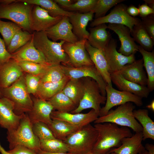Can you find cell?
Masks as SVG:
<instances>
[{
  "mask_svg": "<svg viewBox=\"0 0 154 154\" xmlns=\"http://www.w3.org/2000/svg\"><path fill=\"white\" fill-rule=\"evenodd\" d=\"M48 101L54 110L60 112L70 113L77 107L70 99L62 91L56 94Z\"/></svg>",
  "mask_w": 154,
  "mask_h": 154,
  "instance_id": "obj_35",
  "label": "cell"
},
{
  "mask_svg": "<svg viewBox=\"0 0 154 154\" xmlns=\"http://www.w3.org/2000/svg\"><path fill=\"white\" fill-rule=\"evenodd\" d=\"M86 154H94L91 152L87 153Z\"/></svg>",
  "mask_w": 154,
  "mask_h": 154,
  "instance_id": "obj_58",
  "label": "cell"
},
{
  "mask_svg": "<svg viewBox=\"0 0 154 154\" xmlns=\"http://www.w3.org/2000/svg\"><path fill=\"white\" fill-rule=\"evenodd\" d=\"M3 96H2V95L1 92V91L0 90V98H1L2 97H3Z\"/></svg>",
  "mask_w": 154,
  "mask_h": 154,
  "instance_id": "obj_57",
  "label": "cell"
},
{
  "mask_svg": "<svg viewBox=\"0 0 154 154\" xmlns=\"http://www.w3.org/2000/svg\"><path fill=\"white\" fill-rule=\"evenodd\" d=\"M98 132L90 123L83 126L63 141L71 154H86L91 152L97 140Z\"/></svg>",
  "mask_w": 154,
  "mask_h": 154,
  "instance_id": "obj_5",
  "label": "cell"
},
{
  "mask_svg": "<svg viewBox=\"0 0 154 154\" xmlns=\"http://www.w3.org/2000/svg\"><path fill=\"white\" fill-rule=\"evenodd\" d=\"M34 5L18 0H0V19L10 20L23 31L32 34L29 19Z\"/></svg>",
  "mask_w": 154,
  "mask_h": 154,
  "instance_id": "obj_3",
  "label": "cell"
},
{
  "mask_svg": "<svg viewBox=\"0 0 154 154\" xmlns=\"http://www.w3.org/2000/svg\"><path fill=\"white\" fill-rule=\"evenodd\" d=\"M105 90L106 101L105 106L100 109L99 117L106 115L113 107L128 102L133 103L138 107L143 105L142 98L130 92L117 90L107 84Z\"/></svg>",
  "mask_w": 154,
  "mask_h": 154,
  "instance_id": "obj_9",
  "label": "cell"
},
{
  "mask_svg": "<svg viewBox=\"0 0 154 154\" xmlns=\"http://www.w3.org/2000/svg\"><path fill=\"white\" fill-rule=\"evenodd\" d=\"M140 154H148V151L146 150H144Z\"/></svg>",
  "mask_w": 154,
  "mask_h": 154,
  "instance_id": "obj_56",
  "label": "cell"
},
{
  "mask_svg": "<svg viewBox=\"0 0 154 154\" xmlns=\"http://www.w3.org/2000/svg\"><path fill=\"white\" fill-rule=\"evenodd\" d=\"M33 107L32 110L27 113L32 123L41 122L47 125L51 123L52 119L50 115L53 107L48 101L35 97L32 99Z\"/></svg>",
  "mask_w": 154,
  "mask_h": 154,
  "instance_id": "obj_19",
  "label": "cell"
},
{
  "mask_svg": "<svg viewBox=\"0 0 154 154\" xmlns=\"http://www.w3.org/2000/svg\"><path fill=\"white\" fill-rule=\"evenodd\" d=\"M11 58L12 55L7 51L3 40L0 37V66L8 62Z\"/></svg>",
  "mask_w": 154,
  "mask_h": 154,
  "instance_id": "obj_46",
  "label": "cell"
},
{
  "mask_svg": "<svg viewBox=\"0 0 154 154\" xmlns=\"http://www.w3.org/2000/svg\"><path fill=\"white\" fill-rule=\"evenodd\" d=\"M42 75H34L28 73L25 75V85L29 94H35Z\"/></svg>",
  "mask_w": 154,
  "mask_h": 154,
  "instance_id": "obj_44",
  "label": "cell"
},
{
  "mask_svg": "<svg viewBox=\"0 0 154 154\" xmlns=\"http://www.w3.org/2000/svg\"><path fill=\"white\" fill-rule=\"evenodd\" d=\"M138 51L143 56V66L147 76V87L151 92L154 89V51H147L138 45Z\"/></svg>",
  "mask_w": 154,
  "mask_h": 154,
  "instance_id": "obj_34",
  "label": "cell"
},
{
  "mask_svg": "<svg viewBox=\"0 0 154 154\" xmlns=\"http://www.w3.org/2000/svg\"><path fill=\"white\" fill-rule=\"evenodd\" d=\"M126 11L127 13L130 16L135 17L139 15V11L138 8L133 5H131L127 7Z\"/></svg>",
  "mask_w": 154,
  "mask_h": 154,
  "instance_id": "obj_49",
  "label": "cell"
},
{
  "mask_svg": "<svg viewBox=\"0 0 154 154\" xmlns=\"http://www.w3.org/2000/svg\"><path fill=\"white\" fill-rule=\"evenodd\" d=\"M108 29L114 31L118 37L121 43L118 52L128 56L138 51V45L131 37L130 31L128 27L122 24L109 23Z\"/></svg>",
  "mask_w": 154,
  "mask_h": 154,
  "instance_id": "obj_16",
  "label": "cell"
},
{
  "mask_svg": "<svg viewBox=\"0 0 154 154\" xmlns=\"http://www.w3.org/2000/svg\"><path fill=\"white\" fill-rule=\"evenodd\" d=\"M138 9L139 11V15L143 18L149 15L154 14V10L149 7L146 3L140 5Z\"/></svg>",
  "mask_w": 154,
  "mask_h": 154,
  "instance_id": "obj_48",
  "label": "cell"
},
{
  "mask_svg": "<svg viewBox=\"0 0 154 154\" xmlns=\"http://www.w3.org/2000/svg\"><path fill=\"white\" fill-rule=\"evenodd\" d=\"M148 151V154H154V145L153 144L146 143L144 147Z\"/></svg>",
  "mask_w": 154,
  "mask_h": 154,
  "instance_id": "obj_51",
  "label": "cell"
},
{
  "mask_svg": "<svg viewBox=\"0 0 154 154\" xmlns=\"http://www.w3.org/2000/svg\"><path fill=\"white\" fill-rule=\"evenodd\" d=\"M8 151L11 154H38L34 150L21 145H18Z\"/></svg>",
  "mask_w": 154,
  "mask_h": 154,
  "instance_id": "obj_47",
  "label": "cell"
},
{
  "mask_svg": "<svg viewBox=\"0 0 154 154\" xmlns=\"http://www.w3.org/2000/svg\"><path fill=\"white\" fill-rule=\"evenodd\" d=\"M33 37L35 47L41 52L49 63L52 65L68 64L69 58L62 48L64 41H52L48 38L45 31H34Z\"/></svg>",
  "mask_w": 154,
  "mask_h": 154,
  "instance_id": "obj_2",
  "label": "cell"
},
{
  "mask_svg": "<svg viewBox=\"0 0 154 154\" xmlns=\"http://www.w3.org/2000/svg\"><path fill=\"white\" fill-rule=\"evenodd\" d=\"M135 108V106L132 102L126 103L119 106L114 110H110L106 115L99 117L94 123L110 122L130 128L135 133L142 132V127L133 114Z\"/></svg>",
  "mask_w": 154,
  "mask_h": 154,
  "instance_id": "obj_7",
  "label": "cell"
},
{
  "mask_svg": "<svg viewBox=\"0 0 154 154\" xmlns=\"http://www.w3.org/2000/svg\"><path fill=\"white\" fill-rule=\"evenodd\" d=\"M85 46L91 60L107 84L112 86L108 64L103 51L92 46L87 40Z\"/></svg>",
  "mask_w": 154,
  "mask_h": 154,
  "instance_id": "obj_23",
  "label": "cell"
},
{
  "mask_svg": "<svg viewBox=\"0 0 154 154\" xmlns=\"http://www.w3.org/2000/svg\"><path fill=\"white\" fill-rule=\"evenodd\" d=\"M32 129L34 134L40 140L55 138L48 125L44 123H34L32 124Z\"/></svg>",
  "mask_w": 154,
  "mask_h": 154,
  "instance_id": "obj_43",
  "label": "cell"
},
{
  "mask_svg": "<svg viewBox=\"0 0 154 154\" xmlns=\"http://www.w3.org/2000/svg\"><path fill=\"white\" fill-rule=\"evenodd\" d=\"M106 154H116L114 153H109Z\"/></svg>",
  "mask_w": 154,
  "mask_h": 154,
  "instance_id": "obj_59",
  "label": "cell"
},
{
  "mask_svg": "<svg viewBox=\"0 0 154 154\" xmlns=\"http://www.w3.org/2000/svg\"><path fill=\"white\" fill-rule=\"evenodd\" d=\"M143 59L135 60L123 67L117 72L124 78L139 85L146 86L147 78L143 69Z\"/></svg>",
  "mask_w": 154,
  "mask_h": 154,
  "instance_id": "obj_21",
  "label": "cell"
},
{
  "mask_svg": "<svg viewBox=\"0 0 154 154\" xmlns=\"http://www.w3.org/2000/svg\"><path fill=\"white\" fill-rule=\"evenodd\" d=\"M33 33L20 30L12 38L7 48L8 52L11 54L27 43L31 38Z\"/></svg>",
  "mask_w": 154,
  "mask_h": 154,
  "instance_id": "obj_37",
  "label": "cell"
},
{
  "mask_svg": "<svg viewBox=\"0 0 154 154\" xmlns=\"http://www.w3.org/2000/svg\"><path fill=\"white\" fill-rule=\"evenodd\" d=\"M17 62L12 58L0 66V88L8 87L24 75Z\"/></svg>",
  "mask_w": 154,
  "mask_h": 154,
  "instance_id": "obj_22",
  "label": "cell"
},
{
  "mask_svg": "<svg viewBox=\"0 0 154 154\" xmlns=\"http://www.w3.org/2000/svg\"><path fill=\"white\" fill-rule=\"evenodd\" d=\"M38 154H71L68 153H53L44 152L40 150Z\"/></svg>",
  "mask_w": 154,
  "mask_h": 154,
  "instance_id": "obj_53",
  "label": "cell"
},
{
  "mask_svg": "<svg viewBox=\"0 0 154 154\" xmlns=\"http://www.w3.org/2000/svg\"><path fill=\"white\" fill-rule=\"evenodd\" d=\"M66 76L61 64L52 65L42 75L40 82H58Z\"/></svg>",
  "mask_w": 154,
  "mask_h": 154,
  "instance_id": "obj_38",
  "label": "cell"
},
{
  "mask_svg": "<svg viewBox=\"0 0 154 154\" xmlns=\"http://www.w3.org/2000/svg\"><path fill=\"white\" fill-rule=\"evenodd\" d=\"M145 3L147 4L151 8L154 10V0H144Z\"/></svg>",
  "mask_w": 154,
  "mask_h": 154,
  "instance_id": "obj_52",
  "label": "cell"
},
{
  "mask_svg": "<svg viewBox=\"0 0 154 154\" xmlns=\"http://www.w3.org/2000/svg\"><path fill=\"white\" fill-rule=\"evenodd\" d=\"M107 29L108 26L105 23L89 28V35L87 39L89 43L93 47L103 51L112 38Z\"/></svg>",
  "mask_w": 154,
  "mask_h": 154,
  "instance_id": "obj_27",
  "label": "cell"
},
{
  "mask_svg": "<svg viewBox=\"0 0 154 154\" xmlns=\"http://www.w3.org/2000/svg\"><path fill=\"white\" fill-rule=\"evenodd\" d=\"M21 29L22 28L20 26L13 22H5L0 20V33L7 48L14 35Z\"/></svg>",
  "mask_w": 154,
  "mask_h": 154,
  "instance_id": "obj_39",
  "label": "cell"
},
{
  "mask_svg": "<svg viewBox=\"0 0 154 154\" xmlns=\"http://www.w3.org/2000/svg\"><path fill=\"white\" fill-rule=\"evenodd\" d=\"M61 64L65 76L70 79L90 77L94 79L98 84L101 94L106 96L107 84L94 65L74 67L67 65Z\"/></svg>",
  "mask_w": 154,
  "mask_h": 154,
  "instance_id": "obj_12",
  "label": "cell"
},
{
  "mask_svg": "<svg viewBox=\"0 0 154 154\" xmlns=\"http://www.w3.org/2000/svg\"><path fill=\"white\" fill-rule=\"evenodd\" d=\"M62 91L77 107L84 94V84L82 78L70 79Z\"/></svg>",
  "mask_w": 154,
  "mask_h": 154,
  "instance_id": "obj_30",
  "label": "cell"
},
{
  "mask_svg": "<svg viewBox=\"0 0 154 154\" xmlns=\"http://www.w3.org/2000/svg\"><path fill=\"white\" fill-rule=\"evenodd\" d=\"M127 7L126 5L121 3L117 4L107 15L95 19L90 23V27H93L107 23L122 24L128 27L131 33L133 26L138 24L141 21L138 18L129 15L126 11Z\"/></svg>",
  "mask_w": 154,
  "mask_h": 154,
  "instance_id": "obj_10",
  "label": "cell"
},
{
  "mask_svg": "<svg viewBox=\"0 0 154 154\" xmlns=\"http://www.w3.org/2000/svg\"><path fill=\"white\" fill-rule=\"evenodd\" d=\"M142 141V132L135 133L131 137L123 138L119 147L112 149L108 153L140 154L145 150Z\"/></svg>",
  "mask_w": 154,
  "mask_h": 154,
  "instance_id": "obj_24",
  "label": "cell"
},
{
  "mask_svg": "<svg viewBox=\"0 0 154 154\" xmlns=\"http://www.w3.org/2000/svg\"><path fill=\"white\" fill-rule=\"evenodd\" d=\"M133 114L142 127L143 140L147 139L154 140V122L149 117L148 110L145 109H135Z\"/></svg>",
  "mask_w": 154,
  "mask_h": 154,
  "instance_id": "obj_29",
  "label": "cell"
},
{
  "mask_svg": "<svg viewBox=\"0 0 154 154\" xmlns=\"http://www.w3.org/2000/svg\"><path fill=\"white\" fill-rule=\"evenodd\" d=\"M131 34L135 41L147 51L152 50L154 41L152 39L143 25L141 22L133 27Z\"/></svg>",
  "mask_w": 154,
  "mask_h": 154,
  "instance_id": "obj_33",
  "label": "cell"
},
{
  "mask_svg": "<svg viewBox=\"0 0 154 154\" xmlns=\"http://www.w3.org/2000/svg\"><path fill=\"white\" fill-rule=\"evenodd\" d=\"M82 79L84 86L83 96L76 108L70 113H78L84 110L92 108L99 116L101 105L105 104L106 97L101 94L99 86L94 79L90 77Z\"/></svg>",
  "mask_w": 154,
  "mask_h": 154,
  "instance_id": "obj_8",
  "label": "cell"
},
{
  "mask_svg": "<svg viewBox=\"0 0 154 154\" xmlns=\"http://www.w3.org/2000/svg\"><path fill=\"white\" fill-rule=\"evenodd\" d=\"M13 102L4 97L0 98V125L7 130L15 129L25 114L20 115L14 112Z\"/></svg>",
  "mask_w": 154,
  "mask_h": 154,
  "instance_id": "obj_18",
  "label": "cell"
},
{
  "mask_svg": "<svg viewBox=\"0 0 154 154\" xmlns=\"http://www.w3.org/2000/svg\"><path fill=\"white\" fill-rule=\"evenodd\" d=\"M45 32L48 38L54 42L60 40L74 43L79 40L73 32L72 26L67 16L63 17L60 21Z\"/></svg>",
  "mask_w": 154,
  "mask_h": 154,
  "instance_id": "obj_15",
  "label": "cell"
},
{
  "mask_svg": "<svg viewBox=\"0 0 154 154\" xmlns=\"http://www.w3.org/2000/svg\"><path fill=\"white\" fill-rule=\"evenodd\" d=\"M97 0H78L68 6L63 8L65 10L80 13L92 11Z\"/></svg>",
  "mask_w": 154,
  "mask_h": 154,
  "instance_id": "obj_40",
  "label": "cell"
},
{
  "mask_svg": "<svg viewBox=\"0 0 154 154\" xmlns=\"http://www.w3.org/2000/svg\"><path fill=\"white\" fill-rule=\"evenodd\" d=\"M31 5H38L47 11L52 17L67 16L70 17L74 12L66 11L60 7L54 0H19Z\"/></svg>",
  "mask_w": 154,
  "mask_h": 154,
  "instance_id": "obj_31",
  "label": "cell"
},
{
  "mask_svg": "<svg viewBox=\"0 0 154 154\" xmlns=\"http://www.w3.org/2000/svg\"><path fill=\"white\" fill-rule=\"evenodd\" d=\"M117 46L116 40L112 38L103 51L110 74L118 72L125 65L135 60V54L124 56L117 50Z\"/></svg>",
  "mask_w": 154,
  "mask_h": 154,
  "instance_id": "obj_13",
  "label": "cell"
},
{
  "mask_svg": "<svg viewBox=\"0 0 154 154\" xmlns=\"http://www.w3.org/2000/svg\"><path fill=\"white\" fill-rule=\"evenodd\" d=\"M124 0H97L92 10L95 19L103 17L112 7L123 1Z\"/></svg>",
  "mask_w": 154,
  "mask_h": 154,
  "instance_id": "obj_41",
  "label": "cell"
},
{
  "mask_svg": "<svg viewBox=\"0 0 154 154\" xmlns=\"http://www.w3.org/2000/svg\"><path fill=\"white\" fill-rule=\"evenodd\" d=\"M48 125L55 138L63 141L81 127L57 119L52 120L51 123Z\"/></svg>",
  "mask_w": 154,
  "mask_h": 154,
  "instance_id": "obj_32",
  "label": "cell"
},
{
  "mask_svg": "<svg viewBox=\"0 0 154 154\" xmlns=\"http://www.w3.org/2000/svg\"><path fill=\"white\" fill-rule=\"evenodd\" d=\"M3 97L12 101L14 104V112L20 115L30 111L33 107V101L27 90L25 75L20 77L10 86L0 88Z\"/></svg>",
  "mask_w": 154,
  "mask_h": 154,
  "instance_id": "obj_6",
  "label": "cell"
},
{
  "mask_svg": "<svg viewBox=\"0 0 154 154\" xmlns=\"http://www.w3.org/2000/svg\"><path fill=\"white\" fill-rule=\"evenodd\" d=\"M11 54V58L17 62L27 61L46 65H52L46 61L41 52L35 47L33 35L27 43Z\"/></svg>",
  "mask_w": 154,
  "mask_h": 154,
  "instance_id": "obj_20",
  "label": "cell"
},
{
  "mask_svg": "<svg viewBox=\"0 0 154 154\" xmlns=\"http://www.w3.org/2000/svg\"><path fill=\"white\" fill-rule=\"evenodd\" d=\"M141 23L150 36L154 41V14L141 18Z\"/></svg>",
  "mask_w": 154,
  "mask_h": 154,
  "instance_id": "obj_45",
  "label": "cell"
},
{
  "mask_svg": "<svg viewBox=\"0 0 154 154\" xmlns=\"http://www.w3.org/2000/svg\"><path fill=\"white\" fill-rule=\"evenodd\" d=\"M146 107L151 110L153 111H154V100H153L151 103L149 105H147Z\"/></svg>",
  "mask_w": 154,
  "mask_h": 154,
  "instance_id": "obj_54",
  "label": "cell"
},
{
  "mask_svg": "<svg viewBox=\"0 0 154 154\" xmlns=\"http://www.w3.org/2000/svg\"><path fill=\"white\" fill-rule=\"evenodd\" d=\"M110 74L112 82L120 91L130 92L141 98H147L148 96L150 91L146 86L140 85L129 81L117 72Z\"/></svg>",
  "mask_w": 154,
  "mask_h": 154,
  "instance_id": "obj_25",
  "label": "cell"
},
{
  "mask_svg": "<svg viewBox=\"0 0 154 154\" xmlns=\"http://www.w3.org/2000/svg\"><path fill=\"white\" fill-rule=\"evenodd\" d=\"M32 126L27 114L25 113L17 128L7 130V138L10 150L21 145L38 153L40 150V140L33 133Z\"/></svg>",
  "mask_w": 154,
  "mask_h": 154,
  "instance_id": "obj_4",
  "label": "cell"
},
{
  "mask_svg": "<svg viewBox=\"0 0 154 154\" xmlns=\"http://www.w3.org/2000/svg\"><path fill=\"white\" fill-rule=\"evenodd\" d=\"M66 76L60 81L51 82H40L36 94V97L48 101L51 98L62 91L65 85L70 80Z\"/></svg>",
  "mask_w": 154,
  "mask_h": 154,
  "instance_id": "obj_28",
  "label": "cell"
},
{
  "mask_svg": "<svg viewBox=\"0 0 154 154\" xmlns=\"http://www.w3.org/2000/svg\"><path fill=\"white\" fill-rule=\"evenodd\" d=\"M94 16V13L92 11L86 13L74 12L69 17L73 32L79 40L88 39L89 33L86 30V27L89 22L93 20Z\"/></svg>",
  "mask_w": 154,
  "mask_h": 154,
  "instance_id": "obj_26",
  "label": "cell"
},
{
  "mask_svg": "<svg viewBox=\"0 0 154 154\" xmlns=\"http://www.w3.org/2000/svg\"><path fill=\"white\" fill-rule=\"evenodd\" d=\"M87 40L82 39L74 43L64 42L62 48L69 58L67 65L74 67L94 65L85 48Z\"/></svg>",
  "mask_w": 154,
  "mask_h": 154,
  "instance_id": "obj_11",
  "label": "cell"
},
{
  "mask_svg": "<svg viewBox=\"0 0 154 154\" xmlns=\"http://www.w3.org/2000/svg\"><path fill=\"white\" fill-rule=\"evenodd\" d=\"M98 132L97 141L91 152L94 154H106L114 147H118L122 139L133 135L129 128L119 127L110 122L95 124Z\"/></svg>",
  "mask_w": 154,
  "mask_h": 154,
  "instance_id": "obj_1",
  "label": "cell"
},
{
  "mask_svg": "<svg viewBox=\"0 0 154 154\" xmlns=\"http://www.w3.org/2000/svg\"><path fill=\"white\" fill-rule=\"evenodd\" d=\"M54 1L57 4L60 5L62 8L69 6L73 3V1L71 0H54Z\"/></svg>",
  "mask_w": 154,
  "mask_h": 154,
  "instance_id": "obj_50",
  "label": "cell"
},
{
  "mask_svg": "<svg viewBox=\"0 0 154 154\" xmlns=\"http://www.w3.org/2000/svg\"><path fill=\"white\" fill-rule=\"evenodd\" d=\"M99 117L98 114L93 109L86 113L72 114L53 111L50 115L52 120H62L79 127L90 123Z\"/></svg>",
  "mask_w": 154,
  "mask_h": 154,
  "instance_id": "obj_17",
  "label": "cell"
},
{
  "mask_svg": "<svg viewBox=\"0 0 154 154\" xmlns=\"http://www.w3.org/2000/svg\"><path fill=\"white\" fill-rule=\"evenodd\" d=\"M17 62L23 72L34 75L43 74L52 65H46L27 61Z\"/></svg>",
  "mask_w": 154,
  "mask_h": 154,
  "instance_id": "obj_42",
  "label": "cell"
},
{
  "mask_svg": "<svg viewBox=\"0 0 154 154\" xmlns=\"http://www.w3.org/2000/svg\"><path fill=\"white\" fill-rule=\"evenodd\" d=\"M62 17H52L46 10L35 5L30 17V29L33 32L46 31L60 21Z\"/></svg>",
  "mask_w": 154,
  "mask_h": 154,
  "instance_id": "obj_14",
  "label": "cell"
},
{
  "mask_svg": "<svg viewBox=\"0 0 154 154\" xmlns=\"http://www.w3.org/2000/svg\"><path fill=\"white\" fill-rule=\"evenodd\" d=\"M40 150L50 153H67L69 151L63 141L56 138L40 140Z\"/></svg>",
  "mask_w": 154,
  "mask_h": 154,
  "instance_id": "obj_36",
  "label": "cell"
},
{
  "mask_svg": "<svg viewBox=\"0 0 154 154\" xmlns=\"http://www.w3.org/2000/svg\"><path fill=\"white\" fill-rule=\"evenodd\" d=\"M0 152L1 154H11L8 151H6L2 147L0 143Z\"/></svg>",
  "mask_w": 154,
  "mask_h": 154,
  "instance_id": "obj_55",
  "label": "cell"
}]
</instances>
